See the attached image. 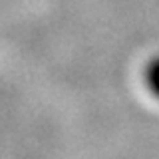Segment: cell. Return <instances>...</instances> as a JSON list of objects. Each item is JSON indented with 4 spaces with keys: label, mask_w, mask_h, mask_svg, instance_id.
<instances>
[{
    "label": "cell",
    "mask_w": 159,
    "mask_h": 159,
    "mask_svg": "<svg viewBox=\"0 0 159 159\" xmlns=\"http://www.w3.org/2000/svg\"><path fill=\"white\" fill-rule=\"evenodd\" d=\"M145 84L153 93L159 98V56H155L145 68Z\"/></svg>",
    "instance_id": "6da1fadb"
}]
</instances>
